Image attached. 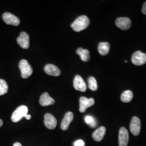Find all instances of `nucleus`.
<instances>
[{"label":"nucleus","instance_id":"20","mask_svg":"<svg viewBox=\"0 0 146 146\" xmlns=\"http://www.w3.org/2000/svg\"><path fill=\"white\" fill-rule=\"evenodd\" d=\"M89 88L93 91H96L98 89V84L95 78L93 76H90L88 80Z\"/></svg>","mask_w":146,"mask_h":146},{"label":"nucleus","instance_id":"18","mask_svg":"<svg viewBox=\"0 0 146 146\" xmlns=\"http://www.w3.org/2000/svg\"><path fill=\"white\" fill-rule=\"evenodd\" d=\"M76 53L81 58L82 61L87 62L90 60V52L88 50L84 49L82 48H79L76 50Z\"/></svg>","mask_w":146,"mask_h":146},{"label":"nucleus","instance_id":"26","mask_svg":"<svg viewBox=\"0 0 146 146\" xmlns=\"http://www.w3.org/2000/svg\"><path fill=\"white\" fill-rule=\"evenodd\" d=\"M31 115H27L25 116V117H26V119L27 120H30L31 119Z\"/></svg>","mask_w":146,"mask_h":146},{"label":"nucleus","instance_id":"12","mask_svg":"<svg viewBox=\"0 0 146 146\" xmlns=\"http://www.w3.org/2000/svg\"><path fill=\"white\" fill-rule=\"evenodd\" d=\"M116 26L122 30H128L131 26V20L128 17H119L115 21Z\"/></svg>","mask_w":146,"mask_h":146},{"label":"nucleus","instance_id":"23","mask_svg":"<svg viewBox=\"0 0 146 146\" xmlns=\"http://www.w3.org/2000/svg\"><path fill=\"white\" fill-rule=\"evenodd\" d=\"M84 142L82 140H78L75 141L74 143V146H84Z\"/></svg>","mask_w":146,"mask_h":146},{"label":"nucleus","instance_id":"24","mask_svg":"<svg viewBox=\"0 0 146 146\" xmlns=\"http://www.w3.org/2000/svg\"><path fill=\"white\" fill-rule=\"evenodd\" d=\"M142 13L145 15H146V2H145L143 5L142 7Z\"/></svg>","mask_w":146,"mask_h":146},{"label":"nucleus","instance_id":"25","mask_svg":"<svg viewBox=\"0 0 146 146\" xmlns=\"http://www.w3.org/2000/svg\"><path fill=\"white\" fill-rule=\"evenodd\" d=\"M13 146H22V145H21L20 143H19V142H16L14 144V145Z\"/></svg>","mask_w":146,"mask_h":146},{"label":"nucleus","instance_id":"8","mask_svg":"<svg viewBox=\"0 0 146 146\" xmlns=\"http://www.w3.org/2000/svg\"><path fill=\"white\" fill-rule=\"evenodd\" d=\"M129 141L128 131L125 127H121L119 133V146H127Z\"/></svg>","mask_w":146,"mask_h":146},{"label":"nucleus","instance_id":"27","mask_svg":"<svg viewBox=\"0 0 146 146\" xmlns=\"http://www.w3.org/2000/svg\"><path fill=\"white\" fill-rule=\"evenodd\" d=\"M3 121L1 120V119H0V127H2V126L3 125Z\"/></svg>","mask_w":146,"mask_h":146},{"label":"nucleus","instance_id":"10","mask_svg":"<svg viewBox=\"0 0 146 146\" xmlns=\"http://www.w3.org/2000/svg\"><path fill=\"white\" fill-rule=\"evenodd\" d=\"M44 125L49 129H54L57 125V120L51 114L47 113L44 115Z\"/></svg>","mask_w":146,"mask_h":146},{"label":"nucleus","instance_id":"7","mask_svg":"<svg viewBox=\"0 0 146 146\" xmlns=\"http://www.w3.org/2000/svg\"><path fill=\"white\" fill-rule=\"evenodd\" d=\"M95 104L94 99L90 98L88 99L86 97H81L80 99V108L79 111L81 113H84L86 110L93 106Z\"/></svg>","mask_w":146,"mask_h":146},{"label":"nucleus","instance_id":"22","mask_svg":"<svg viewBox=\"0 0 146 146\" xmlns=\"http://www.w3.org/2000/svg\"><path fill=\"white\" fill-rule=\"evenodd\" d=\"M85 122L92 128H94L96 125V121L93 116H86L85 117Z\"/></svg>","mask_w":146,"mask_h":146},{"label":"nucleus","instance_id":"1","mask_svg":"<svg viewBox=\"0 0 146 146\" xmlns=\"http://www.w3.org/2000/svg\"><path fill=\"white\" fill-rule=\"evenodd\" d=\"M89 23L90 21L87 16H81L78 17L71 25V27L74 31L80 32L86 29L89 26Z\"/></svg>","mask_w":146,"mask_h":146},{"label":"nucleus","instance_id":"15","mask_svg":"<svg viewBox=\"0 0 146 146\" xmlns=\"http://www.w3.org/2000/svg\"><path fill=\"white\" fill-rule=\"evenodd\" d=\"M106 131V128L102 126L94 131L92 134V137L94 140L97 142L102 141L104 137Z\"/></svg>","mask_w":146,"mask_h":146},{"label":"nucleus","instance_id":"28","mask_svg":"<svg viewBox=\"0 0 146 146\" xmlns=\"http://www.w3.org/2000/svg\"><path fill=\"white\" fill-rule=\"evenodd\" d=\"M125 63H127V61H126V60H125Z\"/></svg>","mask_w":146,"mask_h":146},{"label":"nucleus","instance_id":"3","mask_svg":"<svg viewBox=\"0 0 146 146\" xmlns=\"http://www.w3.org/2000/svg\"><path fill=\"white\" fill-rule=\"evenodd\" d=\"M19 68L21 70L22 78H28L33 74V69L26 60H21L19 63Z\"/></svg>","mask_w":146,"mask_h":146},{"label":"nucleus","instance_id":"4","mask_svg":"<svg viewBox=\"0 0 146 146\" xmlns=\"http://www.w3.org/2000/svg\"><path fill=\"white\" fill-rule=\"evenodd\" d=\"M131 62L136 66H142L146 63V54L141 51H137L131 57Z\"/></svg>","mask_w":146,"mask_h":146},{"label":"nucleus","instance_id":"16","mask_svg":"<svg viewBox=\"0 0 146 146\" xmlns=\"http://www.w3.org/2000/svg\"><path fill=\"white\" fill-rule=\"evenodd\" d=\"M55 104V100L51 98L48 93L42 94L40 99V104L42 106H48Z\"/></svg>","mask_w":146,"mask_h":146},{"label":"nucleus","instance_id":"9","mask_svg":"<svg viewBox=\"0 0 146 146\" xmlns=\"http://www.w3.org/2000/svg\"><path fill=\"white\" fill-rule=\"evenodd\" d=\"M17 42L22 48L28 49L29 47V36L28 34L25 31H22L20 35L17 38Z\"/></svg>","mask_w":146,"mask_h":146},{"label":"nucleus","instance_id":"2","mask_svg":"<svg viewBox=\"0 0 146 146\" xmlns=\"http://www.w3.org/2000/svg\"><path fill=\"white\" fill-rule=\"evenodd\" d=\"M28 109L26 106L22 105L19 107L14 111L11 116V120L14 122H17L21 120V119L27 115Z\"/></svg>","mask_w":146,"mask_h":146},{"label":"nucleus","instance_id":"17","mask_svg":"<svg viewBox=\"0 0 146 146\" xmlns=\"http://www.w3.org/2000/svg\"><path fill=\"white\" fill-rule=\"evenodd\" d=\"M110 44L108 42H101L98 46V52L102 56L107 55L110 52Z\"/></svg>","mask_w":146,"mask_h":146},{"label":"nucleus","instance_id":"11","mask_svg":"<svg viewBox=\"0 0 146 146\" xmlns=\"http://www.w3.org/2000/svg\"><path fill=\"white\" fill-rule=\"evenodd\" d=\"M74 87L75 90L84 92L87 90V86L84 79L80 75H76L74 80Z\"/></svg>","mask_w":146,"mask_h":146},{"label":"nucleus","instance_id":"13","mask_svg":"<svg viewBox=\"0 0 146 146\" xmlns=\"http://www.w3.org/2000/svg\"><path fill=\"white\" fill-rule=\"evenodd\" d=\"M74 119V114L71 111H68L65 115L62 120L61 125V129L63 131H66L68 129L70 123L72 122Z\"/></svg>","mask_w":146,"mask_h":146},{"label":"nucleus","instance_id":"5","mask_svg":"<svg viewBox=\"0 0 146 146\" xmlns=\"http://www.w3.org/2000/svg\"><path fill=\"white\" fill-rule=\"evenodd\" d=\"M131 133L134 136H138L141 130V122L139 117L134 116L131 120L130 126Z\"/></svg>","mask_w":146,"mask_h":146},{"label":"nucleus","instance_id":"19","mask_svg":"<svg viewBox=\"0 0 146 146\" xmlns=\"http://www.w3.org/2000/svg\"><path fill=\"white\" fill-rule=\"evenodd\" d=\"M133 98V93L130 90L125 91L121 96V100L123 102L128 103L131 101Z\"/></svg>","mask_w":146,"mask_h":146},{"label":"nucleus","instance_id":"6","mask_svg":"<svg viewBox=\"0 0 146 146\" xmlns=\"http://www.w3.org/2000/svg\"><path fill=\"white\" fill-rule=\"evenodd\" d=\"M2 18L5 23L9 25L17 26L20 23L19 19L10 13H4L2 16Z\"/></svg>","mask_w":146,"mask_h":146},{"label":"nucleus","instance_id":"21","mask_svg":"<svg viewBox=\"0 0 146 146\" xmlns=\"http://www.w3.org/2000/svg\"><path fill=\"white\" fill-rule=\"evenodd\" d=\"M8 86L5 80L0 79V95L6 94L8 92Z\"/></svg>","mask_w":146,"mask_h":146},{"label":"nucleus","instance_id":"14","mask_svg":"<svg viewBox=\"0 0 146 146\" xmlns=\"http://www.w3.org/2000/svg\"><path fill=\"white\" fill-rule=\"evenodd\" d=\"M44 72L48 75L54 76H58L61 74V71L58 68L52 64H48L44 67Z\"/></svg>","mask_w":146,"mask_h":146}]
</instances>
